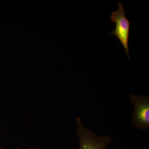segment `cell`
Here are the masks:
<instances>
[{
  "instance_id": "5",
  "label": "cell",
  "mask_w": 149,
  "mask_h": 149,
  "mask_svg": "<svg viewBox=\"0 0 149 149\" xmlns=\"http://www.w3.org/2000/svg\"><path fill=\"white\" fill-rule=\"evenodd\" d=\"M0 149H2V148H1V146H0Z\"/></svg>"
},
{
  "instance_id": "1",
  "label": "cell",
  "mask_w": 149,
  "mask_h": 149,
  "mask_svg": "<svg viewBox=\"0 0 149 149\" xmlns=\"http://www.w3.org/2000/svg\"><path fill=\"white\" fill-rule=\"evenodd\" d=\"M77 135L79 138L78 149H107L111 141L109 136H98L84 126L80 118H76Z\"/></svg>"
},
{
  "instance_id": "2",
  "label": "cell",
  "mask_w": 149,
  "mask_h": 149,
  "mask_svg": "<svg viewBox=\"0 0 149 149\" xmlns=\"http://www.w3.org/2000/svg\"><path fill=\"white\" fill-rule=\"evenodd\" d=\"M118 8L116 11H113L110 16L112 21L116 23L115 29L110 32L111 35H114L119 40L130 59L128 47V40L130 34V24L125 16V10L122 2H118Z\"/></svg>"
},
{
  "instance_id": "4",
  "label": "cell",
  "mask_w": 149,
  "mask_h": 149,
  "mask_svg": "<svg viewBox=\"0 0 149 149\" xmlns=\"http://www.w3.org/2000/svg\"><path fill=\"white\" fill-rule=\"evenodd\" d=\"M29 149H39L38 148H30Z\"/></svg>"
},
{
  "instance_id": "3",
  "label": "cell",
  "mask_w": 149,
  "mask_h": 149,
  "mask_svg": "<svg viewBox=\"0 0 149 149\" xmlns=\"http://www.w3.org/2000/svg\"><path fill=\"white\" fill-rule=\"evenodd\" d=\"M130 100L134 111L131 120L136 128L146 130L149 128V97L131 94Z\"/></svg>"
}]
</instances>
